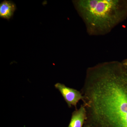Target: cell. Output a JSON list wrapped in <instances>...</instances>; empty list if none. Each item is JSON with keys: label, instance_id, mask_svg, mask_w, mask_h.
I'll return each instance as SVG.
<instances>
[{"label": "cell", "instance_id": "obj_5", "mask_svg": "<svg viewBox=\"0 0 127 127\" xmlns=\"http://www.w3.org/2000/svg\"><path fill=\"white\" fill-rule=\"evenodd\" d=\"M16 6L11 0H4L0 3V17L9 21L13 17Z\"/></svg>", "mask_w": 127, "mask_h": 127}, {"label": "cell", "instance_id": "obj_2", "mask_svg": "<svg viewBox=\"0 0 127 127\" xmlns=\"http://www.w3.org/2000/svg\"><path fill=\"white\" fill-rule=\"evenodd\" d=\"M72 2L90 36L106 35L127 17V0H75Z\"/></svg>", "mask_w": 127, "mask_h": 127}, {"label": "cell", "instance_id": "obj_1", "mask_svg": "<svg viewBox=\"0 0 127 127\" xmlns=\"http://www.w3.org/2000/svg\"><path fill=\"white\" fill-rule=\"evenodd\" d=\"M92 127H127V68L122 62L98 64L87 69L81 89Z\"/></svg>", "mask_w": 127, "mask_h": 127}, {"label": "cell", "instance_id": "obj_3", "mask_svg": "<svg viewBox=\"0 0 127 127\" xmlns=\"http://www.w3.org/2000/svg\"><path fill=\"white\" fill-rule=\"evenodd\" d=\"M55 87L61 93L68 107L74 106L77 109V104L80 100L83 101L84 97L81 92L66 87L62 83H58Z\"/></svg>", "mask_w": 127, "mask_h": 127}, {"label": "cell", "instance_id": "obj_6", "mask_svg": "<svg viewBox=\"0 0 127 127\" xmlns=\"http://www.w3.org/2000/svg\"><path fill=\"white\" fill-rule=\"evenodd\" d=\"M123 64L125 66V67L127 68V59L124 60L122 62Z\"/></svg>", "mask_w": 127, "mask_h": 127}, {"label": "cell", "instance_id": "obj_4", "mask_svg": "<svg viewBox=\"0 0 127 127\" xmlns=\"http://www.w3.org/2000/svg\"><path fill=\"white\" fill-rule=\"evenodd\" d=\"M86 119V110L84 105L82 104L79 109L73 112L67 127H83Z\"/></svg>", "mask_w": 127, "mask_h": 127}, {"label": "cell", "instance_id": "obj_7", "mask_svg": "<svg viewBox=\"0 0 127 127\" xmlns=\"http://www.w3.org/2000/svg\"><path fill=\"white\" fill-rule=\"evenodd\" d=\"M83 127H92L89 125H86V124H84Z\"/></svg>", "mask_w": 127, "mask_h": 127}]
</instances>
